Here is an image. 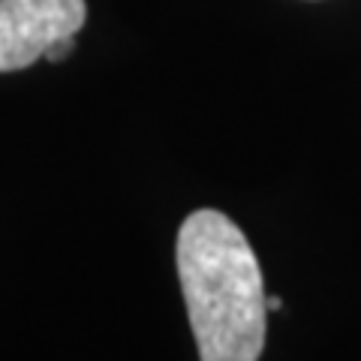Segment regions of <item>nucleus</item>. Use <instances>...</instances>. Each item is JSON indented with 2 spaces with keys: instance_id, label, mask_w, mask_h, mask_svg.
<instances>
[{
  "instance_id": "1",
  "label": "nucleus",
  "mask_w": 361,
  "mask_h": 361,
  "mask_svg": "<svg viewBox=\"0 0 361 361\" xmlns=\"http://www.w3.org/2000/svg\"><path fill=\"white\" fill-rule=\"evenodd\" d=\"M178 277L202 361H259L268 298L244 232L202 208L178 229Z\"/></svg>"
},
{
  "instance_id": "2",
  "label": "nucleus",
  "mask_w": 361,
  "mask_h": 361,
  "mask_svg": "<svg viewBox=\"0 0 361 361\" xmlns=\"http://www.w3.org/2000/svg\"><path fill=\"white\" fill-rule=\"evenodd\" d=\"M85 0H0V73L45 58L49 45L85 27Z\"/></svg>"
},
{
  "instance_id": "3",
  "label": "nucleus",
  "mask_w": 361,
  "mask_h": 361,
  "mask_svg": "<svg viewBox=\"0 0 361 361\" xmlns=\"http://www.w3.org/2000/svg\"><path fill=\"white\" fill-rule=\"evenodd\" d=\"M73 45H75V37H66V39H58L54 45H49V51H45V61H51V63H58L63 61L66 54L73 51Z\"/></svg>"
},
{
  "instance_id": "4",
  "label": "nucleus",
  "mask_w": 361,
  "mask_h": 361,
  "mask_svg": "<svg viewBox=\"0 0 361 361\" xmlns=\"http://www.w3.org/2000/svg\"><path fill=\"white\" fill-rule=\"evenodd\" d=\"M280 304H283L280 298H268V310H280Z\"/></svg>"
}]
</instances>
